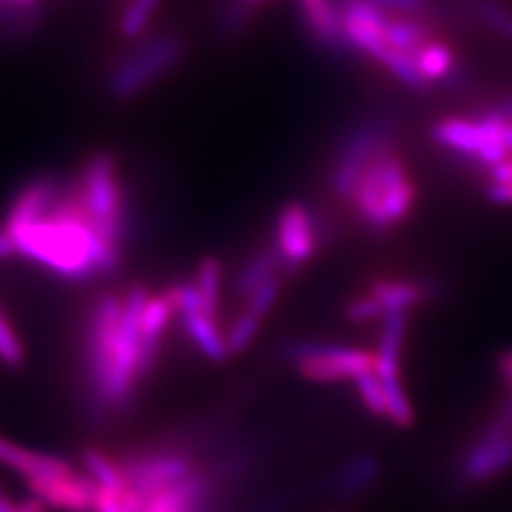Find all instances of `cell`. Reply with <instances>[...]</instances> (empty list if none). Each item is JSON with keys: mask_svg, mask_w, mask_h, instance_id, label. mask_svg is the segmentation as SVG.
Segmentation results:
<instances>
[{"mask_svg": "<svg viewBox=\"0 0 512 512\" xmlns=\"http://www.w3.org/2000/svg\"><path fill=\"white\" fill-rule=\"evenodd\" d=\"M0 463L11 468L13 472L26 476V480H30V478H62V476L77 474L64 459L37 453V451H28V448H22L5 438H0Z\"/></svg>", "mask_w": 512, "mask_h": 512, "instance_id": "cell-14", "label": "cell"}, {"mask_svg": "<svg viewBox=\"0 0 512 512\" xmlns=\"http://www.w3.org/2000/svg\"><path fill=\"white\" fill-rule=\"evenodd\" d=\"M485 195L491 203L512 205V182H489Z\"/></svg>", "mask_w": 512, "mask_h": 512, "instance_id": "cell-32", "label": "cell"}, {"mask_svg": "<svg viewBox=\"0 0 512 512\" xmlns=\"http://www.w3.org/2000/svg\"><path fill=\"white\" fill-rule=\"evenodd\" d=\"M263 325V318H259L256 314L244 310L239 314L231 327L224 333V338H227V346L231 355H239V352H244L252 342L256 335H259V329Z\"/></svg>", "mask_w": 512, "mask_h": 512, "instance_id": "cell-24", "label": "cell"}, {"mask_svg": "<svg viewBox=\"0 0 512 512\" xmlns=\"http://www.w3.org/2000/svg\"><path fill=\"white\" fill-rule=\"evenodd\" d=\"M500 419L504 423H508L512 427V382H508V395H506V402L502 404V410H500Z\"/></svg>", "mask_w": 512, "mask_h": 512, "instance_id": "cell-37", "label": "cell"}, {"mask_svg": "<svg viewBox=\"0 0 512 512\" xmlns=\"http://www.w3.org/2000/svg\"><path fill=\"white\" fill-rule=\"evenodd\" d=\"M43 510H45V504L37 498L20 502V504H13L7 495L0 498V512H43Z\"/></svg>", "mask_w": 512, "mask_h": 512, "instance_id": "cell-33", "label": "cell"}, {"mask_svg": "<svg viewBox=\"0 0 512 512\" xmlns=\"http://www.w3.org/2000/svg\"><path fill=\"white\" fill-rule=\"evenodd\" d=\"M244 3H256V0H244Z\"/></svg>", "mask_w": 512, "mask_h": 512, "instance_id": "cell-38", "label": "cell"}, {"mask_svg": "<svg viewBox=\"0 0 512 512\" xmlns=\"http://www.w3.org/2000/svg\"><path fill=\"white\" fill-rule=\"evenodd\" d=\"M250 7L244 0H235V3H227L218 13V32L222 37H237L239 32L246 28L250 22Z\"/></svg>", "mask_w": 512, "mask_h": 512, "instance_id": "cell-28", "label": "cell"}, {"mask_svg": "<svg viewBox=\"0 0 512 512\" xmlns=\"http://www.w3.org/2000/svg\"><path fill=\"white\" fill-rule=\"evenodd\" d=\"M210 495V480L192 472L182 483L158 491L143 500L139 512H197Z\"/></svg>", "mask_w": 512, "mask_h": 512, "instance_id": "cell-13", "label": "cell"}, {"mask_svg": "<svg viewBox=\"0 0 512 512\" xmlns=\"http://www.w3.org/2000/svg\"><path fill=\"white\" fill-rule=\"evenodd\" d=\"M43 22V9L41 5L24 7L7 0L0 5V35L9 39H20L32 35Z\"/></svg>", "mask_w": 512, "mask_h": 512, "instance_id": "cell-20", "label": "cell"}, {"mask_svg": "<svg viewBox=\"0 0 512 512\" xmlns=\"http://www.w3.org/2000/svg\"><path fill=\"white\" fill-rule=\"evenodd\" d=\"M344 314L350 323H355V325L372 323V320H376V318H384V310L380 308V303L367 293L363 297L352 299L346 306Z\"/></svg>", "mask_w": 512, "mask_h": 512, "instance_id": "cell-29", "label": "cell"}, {"mask_svg": "<svg viewBox=\"0 0 512 512\" xmlns=\"http://www.w3.org/2000/svg\"><path fill=\"white\" fill-rule=\"evenodd\" d=\"M75 192L99 235V242L114 254L122 252L124 239V190L114 154H92L79 171Z\"/></svg>", "mask_w": 512, "mask_h": 512, "instance_id": "cell-4", "label": "cell"}, {"mask_svg": "<svg viewBox=\"0 0 512 512\" xmlns=\"http://www.w3.org/2000/svg\"><path fill=\"white\" fill-rule=\"evenodd\" d=\"M3 495H5V493H3V489H0V498H3Z\"/></svg>", "mask_w": 512, "mask_h": 512, "instance_id": "cell-39", "label": "cell"}, {"mask_svg": "<svg viewBox=\"0 0 512 512\" xmlns=\"http://www.w3.org/2000/svg\"><path fill=\"white\" fill-rule=\"evenodd\" d=\"M301 9L310 32L320 45L331 47V50H346V47H350L344 37L338 5H333L331 0H301Z\"/></svg>", "mask_w": 512, "mask_h": 512, "instance_id": "cell-16", "label": "cell"}, {"mask_svg": "<svg viewBox=\"0 0 512 512\" xmlns=\"http://www.w3.org/2000/svg\"><path fill=\"white\" fill-rule=\"evenodd\" d=\"M416 203V186L406 169V160L395 148L378 154L350 199L363 227L382 235L402 224Z\"/></svg>", "mask_w": 512, "mask_h": 512, "instance_id": "cell-3", "label": "cell"}, {"mask_svg": "<svg viewBox=\"0 0 512 512\" xmlns=\"http://www.w3.org/2000/svg\"><path fill=\"white\" fill-rule=\"evenodd\" d=\"M60 190L62 188L58 180L52 178V175H41V178L26 184L9 207L5 229L13 231L24 227V224L39 220L54 205Z\"/></svg>", "mask_w": 512, "mask_h": 512, "instance_id": "cell-12", "label": "cell"}, {"mask_svg": "<svg viewBox=\"0 0 512 512\" xmlns=\"http://www.w3.org/2000/svg\"><path fill=\"white\" fill-rule=\"evenodd\" d=\"M15 254H18V248H15L13 237L9 235L7 229H3L0 231V263L11 259V256H15Z\"/></svg>", "mask_w": 512, "mask_h": 512, "instance_id": "cell-35", "label": "cell"}, {"mask_svg": "<svg viewBox=\"0 0 512 512\" xmlns=\"http://www.w3.org/2000/svg\"><path fill=\"white\" fill-rule=\"evenodd\" d=\"M478 18L487 22L489 26H493L495 30L504 32V35H508L512 39V13L498 5V3H491V0H485V3H478Z\"/></svg>", "mask_w": 512, "mask_h": 512, "instance_id": "cell-30", "label": "cell"}, {"mask_svg": "<svg viewBox=\"0 0 512 512\" xmlns=\"http://www.w3.org/2000/svg\"><path fill=\"white\" fill-rule=\"evenodd\" d=\"M384 37H387V43L391 47L406 54H414L431 41L427 26L410 18H389L387 28H384Z\"/></svg>", "mask_w": 512, "mask_h": 512, "instance_id": "cell-22", "label": "cell"}, {"mask_svg": "<svg viewBox=\"0 0 512 512\" xmlns=\"http://www.w3.org/2000/svg\"><path fill=\"white\" fill-rule=\"evenodd\" d=\"M280 288H282V280L278 274L267 278L261 286H256L254 291L246 297V310L259 318H265L271 312V308L276 306V301L280 297Z\"/></svg>", "mask_w": 512, "mask_h": 512, "instance_id": "cell-26", "label": "cell"}, {"mask_svg": "<svg viewBox=\"0 0 512 512\" xmlns=\"http://www.w3.org/2000/svg\"><path fill=\"white\" fill-rule=\"evenodd\" d=\"M195 284L203 297L205 310L214 318H218L220 291H222V265L216 256H205V259L199 263Z\"/></svg>", "mask_w": 512, "mask_h": 512, "instance_id": "cell-23", "label": "cell"}, {"mask_svg": "<svg viewBox=\"0 0 512 512\" xmlns=\"http://www.w3.org/2000/svg\"><path fill=\"white\" fill-rule=\"evenodd\" d=\"M126 487L141 500L182 483L192 472V461L180 451H154L122 461Z\"/></svg>", "mask_w": 512, "mask_h": 512, "instance_id": "cell-9", "label": "cell"}, {"mask_svg": "<svg viewBox=\"0 0 512 512\" xmlns=\"http://www.w3.org/2000/svg\"><path fill=\"white\" fill-rule=\"evenodd\" d=\"M393 135L395 126L393 118L389 116L361 120L357 126L350 128L342 139L338 154H335L329 173V186L335 197L350 203L372 160L384 150L393 148Z\"/></svg>", "mask_w": 512, "mask_h": 512, "instance_id": "cell-6", "label": "cell"}, {"mask_svg": "<svg viewBox=\"0 0 512 512\" xmlns=\"http://www.w3.org/2000/svg\"><path fill=\"white\" fill-rule=\"evenodd\" d=\"M3 3H7V0H0V5H3Z\"/></svg>", "mask_w": 512, "mask_h": 512, "instance_id": "cell-40", "label": "cell"}, {"mask_svg": "<svg viewBox=\"0 0 512 512\" xmlns=\"http://www.w3.org/2000/svg\"><path fill=\"white\" fill-rule=\"evenodd\" d=\"M495 367H498L500 376H502L506 382H512V350L502 352V355L498 357V361H495Z\"/></svg>", "mask_w": 512, "mask_h": 512, "instance_id": "cell-36", "label": "cell"}, {"mask_svg": "<svg viewBox=\"0 0 512 512\" xmlns=\"http://www.w3.org/2000/svg\"><path fill=\"white\" fill-rule=\"evenodd\" d=\"M286 359L293 361L299 374L312 382L357 380L361 374L376 370V352L325 342L288 344Z\"/></svg>", "mask_w": 512, "mask_h": 512, "instance_id": "cell-7", "label": "cell"}, {"mask_svg": "<svg viewBox=\"0 0 512 512\" xmlns=\"http://www.w3.org/2000/svg\"><path fill=\"white\" fill-rule=\"evenodd\" d=\"M9 235L18 254L71 282L109 276L120 265V254L109 252L99 242L75 186L60 190L54 205L39 220L9 231Z\"/></svg>", "mask_w": 512, "mask_h": 512, "instance_id": "cell-2", "label": "cell"}, {"mask_svg": "<svg viewBox=\"0 0 512 512\" xmlns=\"http://www.w3.org/2000/svg\"><path fill=\"white\" fill-rule=\"evenodd\" d=\"M82 461L90 480L101 491H111V493L126 491V478H124L120 461H114L103 451H96V448H88V451H84Z\"/></svg>", "mask_w": 512, "mask_h": 512, "instance_id": "cell-19", "label": "cell"}, {"mask_svg": "<svg viewBox=\"0 0 512 512\" xmlns=\"http://www.w3.org/2000/svg\"><path fill=\"white\" fill-rule=\"evenodd\" d=\"M357 391L363 406L370 410L374 416H387V404H384V393H382V384L376 374V370L361 374L357 380Z\"/></svg>", "mask_w": 512, "mask_h": 512, "instance_id": "cell-27", "label": "cell"}, {"mask_svg": "<svg viewBox=\"0 0 512 512\" xmlns=\"http://www.w3.org/2000/svg\"><path fill=\"white\" fill-rule=\"evenodd\" d=\"M30 493L45 506L67 512H86L96 506V487L86 476H62V478H30L26 480Z\"/></svg>", "mask_w": 512, "mask_h": 512, "instance_id": "cell-11", "label": "cell"}, {"mask_svg": "<svg viewBox=\"0 0 512 512\" xmlns=\"http://www.w3.org/2000/svg\"><path fill=\"white\" fill-rule=\"evenodd\" d=\"M318 222L306 205L288 203L276 222L274 246L280 256V269L291 274L306 265L318 246Z\"/></svg>", "mask_w": 512, "mask_h": 512, "instance_id": "cell-10", "label": "cell"}, {"mask_svg": "<svg viewBox=\"0 0 512 512\" xmlns=\"http://www.w3.org/2000/svg\"><path fill=\"white\" fill-rule=\"evenodd\" d=\"M487 175H489L491 182H512V158L487 169Z\"/></svg>", "mask_w": 512, "mask_h": 512, "instance_id": "cell-34", "label": "cell"}, {"mask_svg": "<svg viewBox=\"0 0 512 512\" xmlns=\"http://www.w3.org/2000/svg\"><path fill=\"white\" fill-rule=\"evenodd\" d=\"M280 269V256L276 246H263L261 250H256L246 263L239 267L233 288L239 297H248L256 286H261L267 278L276 276Z\"/></svg>", "mask_w": 512, "mask_h": 512, "instance_id": "cell-18", "label": "cell"}, {"mask_svg": "<svg viewBox=\"0 0 512 512\" xmlns=\"http://www.w3.org/2000/svg\"><path fill=\"white\" fill-rule=\"evenodd\" d=\"M367 295H372L380 303L384 316H387L391 312H410L412 308L421 306L429 299L431 288L423 282L376 278L367 284Z\"/></svg>", "mask_w": 512, "mask_h": 512, "instance_id": "cell-15", "label": "cell"}, {"mask_svg": "<svg viewBox=\"0 0 512 512\" xmlns=\"http://www.w3.org/2000/svg\"><path fill=\"white\" fill-rule=\"evenodd\" d=\"M380 461L374 455H359L350 459L340 472L333 476V493L335 498L350 500L365 493L380 478Z\"/></svg>", "mask_w": 512, "mask_h": 512, "instance_id": "cell-17", "label": "cell"}, {"mask_svg": "<svg viewBox=\"0 0 512 512\" xmlns=\"http://www.w3.org/2000/svg\"><path fill=\"white\" fill-rule=\"evenodd\" d=\"M508 468H512V427L498 416L463 451L459 480L466 485H480Z\"/></svg>", "mask_w": 512, "mask_h": 512, "instance_id": "cell-8", "label": "cell"}, {"mask_svg": "<svg viewBox=\"0 0 512 512\" xmlns=\"http://www.w3.org/2000/svg\"><path fill=\"white\" fill-rule=\"evenodd\" d=\"M416 69L423 75L425 82H440V79L448 77L453 73L455 67V54L448 45L440 41H429L425 43L421 50H416L412 54Z\"/></svg>", "mask_w": 512, "mask_h": 512, "instance_id": "cell-21", "label": "cell"}, {"mask_svg": "<svg viewBox=\"0 0 512 512\" xmlns=\"http://www.w3.org/2000/svg\"><path fill=\"white\" fill-rule=\"evenodd\" d=\"M148 288L133 286L124 297L96 299L86 323L88 408L94 416L118 414L133 404L141 372V314Z\"/></svg>", "mask_w": 512, "mask_h": 512, "instance_id": "cell-1", "label": "cell"}, {"mask_svg": "<svg viewBox=\"0 0 512 512\" xmlns=\"http://www.w3.org/2000/svg\"><path fill=\"white\" fill-rule=\"evenodd\" d=\"M384 13H399V15H414L423 13L429 5V0H365Z\"/></svg>", "mask_w": 512, "mask_h": 512, "instance_id": "cell-31", "label": "cell"}, {"mask_svg": "<svg viewBox=\"0 0 512 512\" xmlns=\"http://www.w3.org/2000/svg\"><path fill=\"white\" fill-rule=\"evenodd\" d=\"M160 0H131L120 15V32L128 39H139L148 28Z\"/></svg>", "mask_w": 512, "mask_h": 512, "instance_id": "cell-25", "label": "cell"}, {"mask_svg": "<svg viewBox=\"0 0 512 512\" xmlns=\"http://www.w3.org/2000/svg\"><path fill=\"white\" fill-rule=\"evenodd\" d=\"M186 56V39L178 32H156L137 41L107 75V90L116 101H131L169 75Z\"/></svg>", "mask_w": 512, "mask_h": 512, "instance_id": "cell-5", "label": "cell"}]
</instances>
